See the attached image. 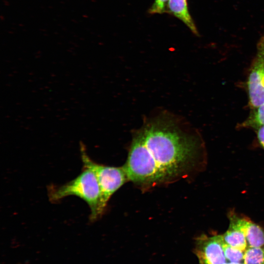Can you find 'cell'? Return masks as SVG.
<instances>
[{"mask_svg": "<svg viewBox=\"0 0 264 264\" xmlns=\"http://www.w3.org/2000/svg\"><path fill=\"white\" fill-rule=\"evenodd\" d=\"M224 244L222 235L209 237L202 235L198 238L195 252L199 264H225L227 263Z\"/></svg>", "mask_w": 264, "mask_h": 264, "instance_id": "cell-5", "label": "cell"}, {"mask_svg": "<svg viewBox=\"0 0 264 264\" xmlns=\"http://www.w3.org/2000/svg\"><path fill=\"white\" fill-rule=\"evenodd\" d=\"M133 136L145 152L158 185L183 177L195 164L199 141L172 117L161 115L146 121Z\"/></svg>", "mask_w": 264, "mask_h": 264, "instance_id": "cell-1", "label": "cell"}, {"mask_svg": "<svg viewBox=\"0 0 264 264\" xmlns=\"http://www.w3.org/2000/svg\"><path fill=\"white\" fill-rule=\"evenodd\" d=\"M225 243L236 249L245 251L248 246L243 233L238 228L229 225L228 229L222 235Z\"/></svg>", "mask_w": 264, "mask_h": 264, "instance_id": "cell-8", "label": "cell"}, {"mask_svg": "<svg viewBox=\"0 0 264 264\" xmlns=\"http://www.w3.org/2000/svg\"><path fill=\"white\" fill-rule=\"evenodd\" d=\"M224 251L228 262L243 263L244 251L232 247L225 243Z\"/></svg>", "mask_w": 264, "mask_h": 264, "instance_id": "cell-11", "label": "cell"}, {"mask_svg": "<svg viewBox=\"0 0 264 264\" xmlns=\"http://www.w3.org/2000/svg\"><path fill=\"white\" fill-rule=\"evenodd\" d=\"M244 264H264V246L248 247L244 251Z\"/></svg>", "mask_w": 264, "mask_h": 264, "instance_id": "cell-10", "label": "cell"}, {"mask_svg": "<svg viewBox=\"0 0 264 264\" xmlns=\"http://www.w3.org/2000/svg\"><path fill=\"white\" fill-rule=\"evenodd\" d=\"M256 130L259 142L264 149V125L260 127Z\"/></svg>", "mask_w": 264, "mask_h": 264, "instance_id": "cell-13", "label": "cell"}, {"mask_svg": "<svg viewBox=\"0 0 264 264\" xmlns=\"http://www.w3.org/2000/svg\"><path fill=\"white\" fill-rule=\"evenodd\" d=\"M247 86L249 105L255 109L264 102V36L257 44Z\"/></svg>", "mask_w": 264, "mask_h": 264, "instance_id": "cell-4", "label": "cell"}, {"mask_svg": "<svg viewBox=\"0 0 264 264\" xmlns=\"http://www.w3.org/2000/svg\"><path fill=\"white\" fill-rule=\"evenodd\" d=\"M169 0H154L149 10L151 14H162L166 13L167 5Z\"/></svg>", "mask_w": 264, "mask_h": 264, "instance_id": "cell-12", "label": "cell"}, {"mask_svg": "<svg viewBox=\"0 0 264 264\" xmlns=\"http://www.w3.org/2000/svg\"><path fill=\"white\" fill-rule=\"evenodd\" d=\"M264 125V102L253 109L246 119L240 125L242 128L257 129Z\"/></svg>", "mask_w": 264, "mask_h": 264, "instance_id": "cell-9", "label": "cell"}, {"mask_svg": "<svg viewBox=\"0 0 264 264\" xmlns=\"http://www.w3.org/2000/svg\"><path fill=\"white\" fill-rule=\"evenodd\" d=\"M225 264H244L243 263H231V262L228 263V262H227Z\"/></svg>", "mask_w": 264, "mask_h": 264, "instance_id": "cell-14", "label": "cell"}, {"mask_svg": "<svg viewBox=\"0 0 264 264\" xmlns=\"http://www.w3.org/2000/svg\"><path fill=\"white\" fill-rule=\"evenodd\" d=\"M47 195L49 200L52 203L58 202L70 196L83 199L90 209L91 221L97 220L103 215L98 181L94 172L89 168L83 167L78 176L64 184L50 185L47 187Z\"/></svg>", "mask_w": 264, "mask_h": 264, "instance_id": "cell-2", "label": "cell"}, {"mask_svg": "<svg viewBox=\"0 0 264 264\" xmlns=\"http://www.w3.org/2000/svg\"><path fill=\"white\" fill-rule=\"evenodd\" d=\"M229 220L230 225L238 228L243 233L249 247L264 246V231L261 227L235 214L230 215Z\"/></svg>", "mask_w": 264, "mask_h": 264, "instance_id": "cell-6", "label": "cell"}, {"mask_svg": "<svg viewBox=\"0 0 264 264\" xmlns=\"http://www.w3.org/2000/svg\"><path fill=\"white\" fill-rule=\"evenodd\" d=\"M80 153L83 167L92 170L96 175L101 192V209L103 214L111 197L128 180L123 167H114L99 164L88 154L86 147L80 144Z\"/></svg>", "mask_w": 264, "mask_h": 264, "instance_id": "cell-3", "label": "cell"}, {"mask_svg": "<svg viewBox=\"0 0 264 264\" xmlns=\"http://www.w3.org/2000/svg\"><path fill=\"white\" fill-rule=\"evenodd\" d=\"M166 13L180 20L193 33L198 35L197 28L189 13L187 0H169Z\"/></svg>", "mask_w": 264, "mask_h": 264, "instance_id": "cell-7", "label": "cell"}]
</instances>
